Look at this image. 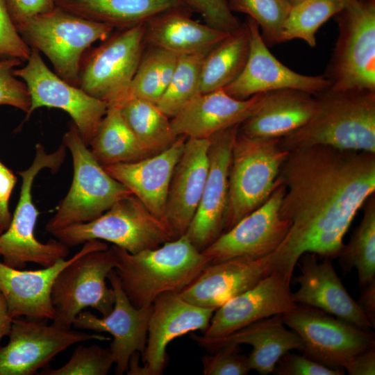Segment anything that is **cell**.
Returning a JSON list of instances; mask_svg holds the SVG:
<instances>
[{"label":"cell","instance_id":"obj_49","mask_svg":"<svg viewBox=\"0 0 375 375\" xmlns=\"http://www.w3.org/2000/svg\"><path fill=\"white\" fill-rule=\"evenodd\" d=\"M13 318L10 316L6 299L0 291V343L1 340L8 336Z\"/></svg>","mask_w":375,"mask_h":375},{"label":"cell","instance_id":"obj_26","mask_svg":"<svg viewBox=\"0 0 375 375\" xmlns=\"http://www.w3.org/2000/svg\"><path fill=\"white\" fill-rule=\"evenodd\" d=\"M192 338L211 352L229 345H251L252 351L247 356L249 367L262 375L273 372L285 353L303 347L301 338L283 323L279 315L252 323L226 336L208 338L193 334Z\"/></svg>","mask_w":375,"mask_h":375},{"label":"cell","instance_id":"obj_38","mask_svg":"<svg viewBox=\"0 0 375 375\" xmlns=\"http://www.w3.org/2000/svg\"><path fill=\"white\" fill-rule=\"evenodd\" d=\"M233 12L246 14L259 26L266 44L281 43L283 24L292 5L288 0H227Z\"/></svg>","mask_w":375,"mask_h":375},{"label":"cell","instance_id":"obj_39","mask_svg":"<svg viewBox=\"0 0 375 375\" xmlns=\"http://www.w3.org/2000/svg\"><path fill=\"white\" fill-rule=\"evenodd\" d=\"M114 359L109 348L93 344L78 345L68 361L60 367H46L41 375H106L109 374Z\"/></svg>","mask_w":375,"mask_h":375},{"label":"cell","instance_id":"obj_42","mask_svg":"<svg viewBox=\"0 0 375 375\" xmlns=\"http://www.w3.org/2000/svg\"><path fill=\"white\" fill-rule=\"evenodd\" d=\"M191 11L199 13L205 24L215 29L231 33L241 24L233 15L227 0H183Z\"/></svg>","mask_w":375,"mask_h":375},{"label":"cell","instance_id":"obj_15","mask_svg":"<svg viewBox=\"0 0 375 375\" xmlns=\"http://www.w3.org/2000/svg\"><path fill=\"white\" fill-rule=\"evenodd\" d=\"M45 320L14 318L9 341L0 347V375H33L74 344L110 338L47 324Z\"/></svg>","mask_w":375,"mask_h":375},{"label":"cell","instance_id":"obj_44","mask_svg":"<svg viewBox=\"0 0 375 375\" xmlns=\"http://www.w3.org/2000/svg\"><path fill=\"white\" fill-rule=\"evenodd\" d=\"M273 372L278 375H343V369L321 364L306 356L288 352L277 362Z\"/></svg>","mask_w":375,"mask_h":375},{"label":"cell","instance_id":"obj_50","mask_svg":"<svg viewBox=\"0 0 375 375\" xmlns=\"http://www.w3.org/2000/svg\"><path fill=\"white\" fill-rule=\"evenodd\" d=\"M340 1L343 5L344 8L350 6L354 3H356L358 0H338Z\"/></svg>","mask_w":375,"mask_h":375},{"label":"cell","instance_id":"obj_17","mask_svg":"<svg viewBox=\"0 0 375 375\" xmlns=\"http://www.w3.org/2000/svg\"><path fill=\"white\" fill-rule=\"evenodd\" d=\"M245 22L250 34L248 58L240 75L223 88L226 93L244 100L278 90H297L315 96L329 88L331 83L325 75H304L284 65L269 50L257 23L248 17Z\"/></svg>","mask_w":375,"mask_h":375},{"label":"cell","instance_id":"obj_40","mask_svg":"<svg viewBox=\"0 0 375 375\" xmlns=\"http://www.w3.org/2000/svg\"><path fill=\"white\" fill-rule=\"evenodd\" d=\"M22 62L15 58L0 59V106H12L27 115L31 107L28 90L13 72Z\"/></svg>","mask_w":375,"mask_h":375},{"label":"cell","instance_id":"obj_14","mask_svg":"<svg viewBox=\"0 0 375 375\" xmlns=\"http://www.w3.org/2000/svg\"><path fill=\"white\" fill-rule=\"evenodd\" d=\"M215 309L192 304L180 292H165L151 305L145 349L142 355L143 367L139 366V353L130 358L128 375H160L167 362V347L175 338L208 328Z\"/></svg>","mask_w":375,"mask_h":375},{"label":"cell","instance_id":"obj_6","mask_svg":"<svg viewBox=\"0 0 375 375\" xmlns=\"http://www.w3.org/2000/svg\"><path fill=\"white\" fill-rule=\"evenodd\" d=\"M62 143L72 157L73 179L56 213L46 224L45 229L50 234L72 224L92 221L116 201L132 194L97 161L73 122H69Z\"/></svg>","mask_w":375,"mask_h":375},{"label":"cell","instance_id":"obj_7","mask_svg":"<svg viewBox=\"0 0 375 375\" xmlns=\"http://www.w3.org/2000/svg\"><path fill=\"white\" fill-rule=\"evenodd\" d=\"M16 28L31 49L48 58L58 76L78 87L83 56L93 43L103 41L114 30L58 6L24 20Z\"/></svg>","mask_w":375,"mask_h":375},{"label":"cell","instance_id":"obj_2","mask_svg":"<svg viewBox=\"0 0 375 375\" xmlns=\"http://www.w3.org/2000/svg\"><path fill=\"white\" fill-rule=\"evenodd\" d=\"M110 248L122 289L137 308L151 306L163 293L181 292L210 264L185 234L136 253Z\"/></svg>","mask_w":375,"mask_h":375},{"label":"cell","instance_id":"obj_28","mask_svg":"<svg viewBox=\"0 0 375 375\" xmlns=\"http://www.w3.org/2000/svg\"><path fill=\"white\" fill-rule=\"evenodd\" d=\"M315 107V97L297 90L285 89L264 93L262 101L239 131L249 137L280 139L302 126Z\"/></svg>","mask_w":375,"mask_h":375},{"label":"cell","instance_id":"obj_19","mask_svg":"<svg viewBox=\"0 0 375 375\" xmlns=\"http://www.w3.org/2000/svg\"><path fill=\"white\" fill-rule=\"evenodd\" d=\"M107 280L114 293L112 310L101 317L83 310L76 317L73 326L98 333H110L112 341L109 349L115 364V372L122 375L127 372L131 356L136 352L142 354L145 349L151 306H134L123 290L114 269L108 274Z\"/></svg>","mask_w":375,"mask_h":375},{"label":"cell","instance_id":"obj_21","mask_svg":"<svg viewBox=\"0 0 375 375\" xmlns=\"http://www.w3.org/2000/svg\"><path fill=\"white\" fill-rule=\"evenodd\" d=\"M106 243L90 240L69 259L58 260L52 266L36 270H22L9 267L0 260V291L14 319H53L54 308L51 299L53 283L60 271L78 256L88 251L108 249Z\"/></svg>","mask_w":375,"mask_h":375},{"label":"cell","instance_id":"obj_30","mask_svg":"<svg viewBox=\"0 0 375 375\" xmlns=\"http://www.w3.org/2000/svg\"><path fill=\"white\" fill-rule=\"evenodd\" d=\"M54 1L56 6L74 15L104 24L116 30L144 24L152 17L169 10L190 9L183 0Z\"/></svg>","mask_w":375,"mask_h":375},{"label":"cell","instance_id":"obj_1","mask_svg":"<svg viewBox=\"0 0 375 375\" xmlns=\"http://www.w3.org/2000/svg\"><path fill=\"white\" fill-rule=\"evenodd\" d=\"M278 178L281 216L290 230L271 253L274 271L291 279L302 255L341 256L358 211L375 192V153L312 146L289 151Z\"/></svg>","mask_w":375,"mask_h":375},{"label":"cell","instance_id":"obj_25","mask_svg":"<svg viewBox=\"0 0 375 375\" xmlns=\"http://www.w3.org/2000/svg\"><path fill=\"white\" fill-rule=\"evenodd\" d=\"M264 93L240 100L223 89L201 93L193 98L174 117L171 125L177 136L208 139L216 133L240 126L259 107Z\"/></svg>","mask_w":375,"mask_h":375},{"label":"cell","instance_id":"obj_29","mask_svg":"<svg viewBox=\"0 0 375 375\" xmlns=\"http://www.w3.org/2000/svg\"><path fill=\"white\" fill-rule=\"evenodd\" d=\"M188 8L160 13L144 24L147 46L161 48L178 56L209 51L229 33L192 19Z\"/></svg>","mask_w":375,"mask_h":375},{"label":"cell","instance_id":"obj_11","mask_svg":"<svg viewBox=\"0 0 375 375\" xmlns=\"http://www.w3.org/2000/svg\"><path fill=\"white\" fill-rule=\"evenodd\" d=\"M114 267V255L108 248L84 252L63 268L51 287L52 324L70 329L77 315L88 307L101 316L107 315L113 308L115 298L106 279Z\"/></svg>","mask_w":375,"mask_h":375},{"label":"cell","instance_id":"obj_45","mask_svg":"<svg viewBox=\"0 0 375 375\" xmlns=\"http://www.w3.org/2000/svg\"><path fill=\"white\" fill-rule=\"evenodd\" d=\"M6 3L15 26L30 17L47 12L56 6L54 0H6Z\"/></svg>","mask_w":375,"mask_h":375},{"label":"cell","instance_id":"obj_27","mask_svg":"<svg viewBox=\"0 0 375 375\" xmlns=\"http://www.w3.org/2000/svg\"><path fill=\"white\" fill-rule=\"evenodd\" d=\"M187 138L180 135L171 147L160 153L133 162L108 165L104 169L165 222L169 183Z\"/></svg>","mask_w":375,"mask_h":375},{"label":"cell","instance_id":"obj_23","mask_svg":"<svg viewBox=\"0 0 375 375\" xmlns=\"http://www.w3.org/2000/svg\"><path fill=\"white\" fill-rule=\"evenodd\" d=\"M273 271L271 254L259 258L238 257L210 263L180 294L192 304L216 310Z\"/></svg>","mask_w":375,"mask_h":375},{"label":"cell","instance_id":"obj_20","mask_svg":"<svg viewBox=\"0 0 375 375\" xmlns=\"http://www.w3.org/2000/svg\"><path fill=\"white\" fill-rule=\"evenodd\" d=\"M290 281L273 271L216 309L202 335L208 338L226 336L259 320L292 310L297 304L293 299Z\"/></svg>","mask_w":375,"mask_h":375},{"label":"cell","instance_id":"obj_13","mask_svg":"<svg viewBox=\"0 0 375 375\" xmlns=\"http://www.w3.org/2000/svg\"><path fill=\"white\" fill-rule=\"evenodd\" d=\"M26 62L25 66L15 69L13 72L28 90L31 107L27 118L41 107L62 110L71 117L83 140L89 147L106 113L108 104L53 72L38 50L31 49Z\"/></svg>","mask_w":375,"mask_h":375},{"label":"cell","instance_id":"obj_3","mask_svg":"<svg viewBox=\"0 0 375 375\" xmlns=\"http://www.w3.org/2000/svg\"><path fill=\"white\" fill-rule=\"evenodd\" d=\"M280 144L288 151L320 145L375 153V91L328 88L315 95L309 119Z\"/></svg>","mask_w":375,"mask_h":375},{"label":"cell","instance_id":"obj_43","mask_svg":"<svg viewBox=\"0 0 375 375\" xmlns=\"http://www.w3.org/2000/svg\"><path fill=\"white\" fill-rule=\"evenodd\" d=\"M31 53V48L19 33L8 13L6 0H0V59L26 62Z\"/></svg>","mask_w":375,"mask_h":375},{"label":"cell","instance_id":"obj_51","mask_svg":"<svg viewBox=\"0 0 375 375\" xmlns=\"http://www.w3.org/2000/svg\"><path fill=\"white\" fill-rule=\"evenodd\" d=\"M288 1L292 6H293L301 2L303 0H288Z\"/></svg>","mask_w":375,"mask_h":375},{"label":"cell","instance_id":"obj_35","mask_svg":"<svg viewBox=\"0 0 375 375\" xmlns=\"http://www.w3.org/2000/svg\"><path fill=\"white\" fill-rule=\"evenodd\" d=\"M364 205L362 218L340 256L348 265L357 269L362 288L375 281L374 194Z\"/></svg>","mask_w":375,"mask_h":375},{"label":"cell","instance_id":"obj_47","mask_svg":"<svg viewBox=\"0 0 375 375\" xmlns=\"http://www.w3.org/2000/svg\"><path fill=\"white\" fill-rule=\"evenodd\" d=\"M342 368L350 375H374V347L355 355L346 362Z\"/></svg>","mask_w":375,"mask_h":375},{"label":"cell","instance_id":"obj_34","mask_svg":"<svg viewBox=\"0 0 375 375\" xmlns=\"http://www.w3.org/2000/svg\"><path fill=\"white\" fill-rule=\"evenodd\" d=\"M178 57L167 50L146 45L131 84L128 100L140 99L156 104L171 80Z\"/></svg>","mask_w":375,"mask_h":375},{"label":"cell","instance_id":"obj_24","mask_svg":"<svg viewBox=\"0 0 375 375\" xmlns=\"http://www.w3.org/2000/svg\"><path fill=\"white\" fill-rule=\"evenodd\" d=\"M210 138H187L169 183L164 221L174 238L185 234L198 208L208 171Z\"/></svg>","mask_w":375,"mask_h":375},{"label":"cell","instance_id":"obj_4","mask_svg":"<svg viewBox=\"0 0 375 375\" xmlns=\"http://www.w3.org/2000/svg\"><path fill=\"white\" fill-rule=\"evenodd\" d=\"M66 149L62 143L56 151L47 153L44 146L38 143L31 165L18 172L22 178L19 200L9 226L0 234V256L5 265L22 269L31 262L48 267L69 254V248L57 239L43 243L36 238L35 228L39 212L32 197L33 185L38 173L44 169L58 172L65 161Z\"/></svg>","mask_w":375,"mask_h":375},{"label":"cell","instance_id":"obj_36","mask_svg":"<svg viewBox=\"0 0 375 375\" xmlns=\"http://www.w3.org/2000/svg\"><path fill=\"white\" fill-rule=\"evenodd\" d=\"M209 51L179 56L171 80L156 103L158 108L169 119L200 94L202 64Z\"/></svg>","mask_w":375,"mask_h":375},{"label":"cell","instance_id":"obj_18","mask_svg":"<svg viewBox=\"0 0 375 375\" xmlns=\"http://www.w3.org/2000/svg\"><path fill=\"white\" fill-rule=\"evenodd\" d=\"M239 126H232L210 138L206 183L197 211L185 233L201 251L223 233L232 148Z\"/></svg>","mask_w":375,"mask_h":375},{"label":"cell","instance_id":"obj_48","mask_svg":"<svg viewBox=\"0 0 375 375\" xmlns=\"http://www.w3.org/2000/svg\"><path fill=\"white\" fill-rule=\"evenodd\" d=\"M363 291L358 302L363 312L368 318L374 328L375 326V281L363 288Z\"/></svg>","mask_w":375,"mask_h":375},{"label":"cell","instance_id":"obj_22","mask_svg":"<svg viewBox=\"0 0 375 375\" xmlns=\"http://www.w3.org/2000/svg\"><path fill=\"white\" fill-rule=\"evenodd\" d=\"M317 256L306 253L299 258L301 274L297 278L299 288L292 292L295 303L319 309L370 331L374 328L372 324L347 291L331 259L324 258L319 262Z\"/></svg>","mask_w":375,"mask_h":375},{"label":"cell","instance_id":"obj_5","mask_svg":"<svg viewBox=\"0 0 375 375\" xmlns=\"http://www.w3.org/2000/svg\"><path fill=\"white\" fill-rule=\"evenodd\" d=\"M288 154L280 139L249 137L238 130L232 148L223 233L267 200Z\"/></svg>","mask_w":375,"mask_h":375},{"label":"cell","instance_id":"obj_33","mask_svg":"<svg viewBox=\"0 0 375 375\" xmlns=\"http://www.w3.org/2000/svg\"><path fill=\"white\" fill-rule=\"evenodd\" d=\"M119 108L127 125L151 156L168 149L178 137L172 129L170 119L156 103L131 99Z\"/></svg>","mask_w":375,"mask_h":375},{"label":"cell","instance_id":"obj_32","mask_svg":"<svg viewBox=\"0 0 375 375\" xmlns=\"http://www.w3.org/2000/svg\"><path fill=\"white\" fill-rule=\"evenodd\" d=\"M90 151L103 167L150 156L124 121L119 107L109 106L90 144Z\"/></svg>","mask_w":375,"mask_h":375},{"label":"cell","instance_id":"obj_52","mask_svg":"<svg viewBox=\"0 0 375 375\" xmlns=\"http://www.w3.org/2000/svg\"><path fill=\"white\" fill-rule=\"evenodd\" d=\"M3 232V230L2 229V228L0 226V234L2 233Z\"/></svg>","mask_w":375,"mask_h":375},{"label":"cell","instance_id":"obj_12","mask_svg":"<svg viewBox=\"0 0 375 375\" xmlns=\"http://www.w3.org/2000/svg\"><path fill=\"white\" fill-rule=\"evenodd\" d=\"M281 317L302 340L304 356L331 368L343 369L351 358L375 347L370 331L315 308L297 304Z\"/></svg>","mask_w":375,"mask_h":375},{"label":"cell","instance_id":"obj_46","mask_svg":"<svg viewBox=\"0 0 375 375\" xmlns=\"http://www.w3.org/2000/svg\"><path fill=\"white\" fill-rule=\"evenodd\" d=\"M17 181L12 171L0 161V226L3 231L8 228L12 219L9 201Z\"/></svg>","mask_w":375,"mask_h":375},{"label":"cell","instance_id":"obj_10","mask_svg":"<svg viewBox=\"0 0 375 375\" xmlns=\"http://www.w3.org/2000/svg\"><path fill=\"white\" fill-rule=\"evenodd\" d=\"M338 38L325 76L335 91H375V0H358L335 15Z\"/></svg>","mask_w":375,"mask_h":375},{"label":"cell","instance_id":"obj_37","mask_svg":"<svg viewBox=\"0 0 375 375\" xmlns=\"http://www.w3.org/2000/svg\"><path fill=\"white\" fill-rule=\"evenodd\" d=\"M343 8L338 0H303L292 6L283 26L281 42L301 39L314 47L319 27Z\"/></svg>","mask_w":375,"mask_h":375},{"label":"cell","instance_id":"obj_31","mask_svg":"<svg viewBox=\"0 0 375 375\" xmlns=\"http://www.w3.org/2000/svg\"><path fill=\"white\" fill-rule=\"evenodd\" d=\"M249 47L250 34L245 22L206 56L201 72L200 94L223 89L233 82L245 66Z\"/></svg>","mask_w":375,"mask_h":375},{"label":"cell","instance_id":"obj_9","mask_svg":"<svg viewBox=\"0 0 375 375\" xmlns=\"http://www.w3.org/2000/svg\"><path fill=\"white\" fill-rule=\"evenodd\" d=\"M81 61L78 87L90 96L119 107L128 98L131 84L146 47L144 24L117 30Z\"/></svg>","mask_w":375,"mask_h":375},{"label":"cell","instance_id":"obj_8","mask_svg":"<svg viewBox=\"0 0 375 375\" xmlns=\"http://www.w3.org/2000/svg\"><path fill=\"white\" fill-rule=\"evenodd\" d=\"M51 235L69 248L97 240L131 253L154 249L174 239L166 224L133 194L116 201L96 219L68 226Z\"/></svg>","mask_w":375,"mask_h":375},{"label":"cell","instance_id":"obj_41","mask_svg":"<svg viewBox=\"0 0 375 375\" xmlns=\"http://www.w3.org/2000/svg\"><path fill=\"white\" fill-rule=\"evenodd\" d=\"M202 358L204 375H245L251 369L248 358L242 355L239 345L220 348Z\"/></svg>","mask_w":375,"mask_h":375},{"label":"cell","instance_id":"obj_16","mask_svg":"<svg viewBox=\"0 0 375 375\" xmlns=\"http://www.w3.org/2000/svg\"><path fill=\"white\" fill-rule=\"evenodd\" d=\"M285 191L278 177L276 188L262 205L222 233L202 251L210 263L238 257L259 258L273 253L290 228V222L280 214Z\"/></svg>","mask_w":375,"mask_h":375}]
</instances>
